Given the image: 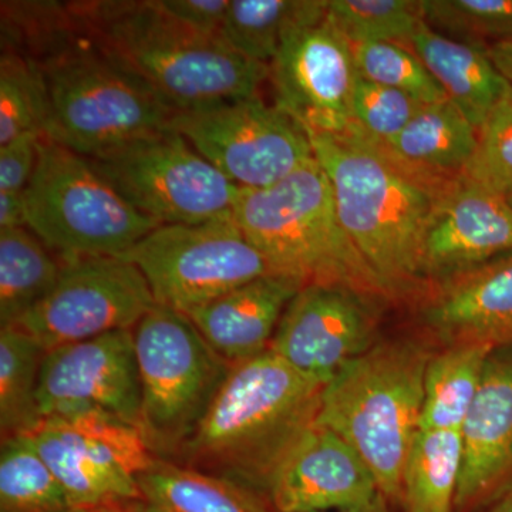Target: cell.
Instances as JSON below:
<instances>
[{
	"label": "cell",
	"mask_w": 512,
	"mask_h": 512,
	"mask_svg": "<svg viewBox=\"0 0 512 512\" xmlns=\"http://www.w3.org/2000/svg\"><path fill=\"white\" fill-rule=\"evenodd\" d=\"M328 174L340 224L389 301L426 289L421 252L437 204L457 178L417 170L356 128L308 133Z\"/></svg>",
	"instance_id": "obj_1"
},
{
	"label": "cell",
	"mask_w": 512,
	"mask_h": 512,
	"mask_svg": "<svg viewBox=\"0 0 512 512\" xmlns=\"http://www.w3.org/2000/svg\"><path fill=\"white\" fill-rule=\"evenodd\" d=\"M20 50L35 62L46 97L47 140L87 158L170 130L174 111L83 35L67 6L18 3ZM15 49V47H13Z\"/></svg>",
	"instance_id": "obj_2"
},
{
	"label": "cell",
	"mask_w": 512,
	"mask_h": 512,
	"mask_svg": "<svg viewBox=\"0 0 512 512\" xmlns=\"http://www.w3.org/2000/svg\"><path fill=\"white\" fill-rule=\"evenodd\" d=\"M76 28L107 59L174 113L208 109L259 96L268 64L232 50L220 37L200 35L150 2L67 6Z\"/></svg>",
	"instance_id": "obj_3"
},
{
	"label": "cell",
	"mask_w": 512,
	"mask_h": 512,
	"mask_svg": "<svg viewBox=\"0 0 512 512\" xmlns=\"http://www.w3.org/2000/svg\"><path fill=\"white\" fill-rule=\"evenodd\" d=\"M323 387L269 349L232 366L174 463L265 495L276 464L315 423Z\"/></svg>",
	"instance_id": "obj_4"
},
{
	"label": "cell",
	"mask_w": 512,
	"mask_h": 512,
	"mask_svg": "<svg viewBox=\"0 0 512 512\" xmlns=\"http://www.w3.org/2000/svg\"><path fill=\"white\" fill-rule=\"evenodd\" d=\"M431 356L413 339L379 340L325 384L316 423L362 457L390 504L402 503L407 454L420 429Z\"/></svg>",
	"instance_id": "obj_5"
},
{
	"label": "cell",
	"mask_w": 512,
	"mask_h": 512,
	"mask_svg": "<svg viewBox=\"0 0 512 512\" xmlns=\"http://www.w3.org/2000/svg\"><path fill=\"white\" fill-rule=\"evenodd\" d=\"M232 220L275 274L389 301L340 224L332 184L316 158L279 183L241 188Z\"/></svg>",
	"instance_id": "obj_6"
},
{
	"label": "cell",
	"mask_w": 512,
	"mask_h": 512,
	"mask_svg": "<svg viewBox=\"0 0 512 512\" xmlns=\"http://www.w3.org/2000/svg\"><path fill=\"white\" fill-rule=\"evenodd\" d=\"M26 200L28 228L60 261L121 258L161 225L124 200L89 158L46 137Z\"/></svg>",
	"instance_id": "obj_7"
},
{
	"label": "cell",
	"mask_w": 512,
	"mask_h": 512,
	"mask_svg": "<svg viewBox=\"0 0 512 512\" xmlns=\"http://www.w3.org/2000/svg\"><path fill=\"white\" fill-rule=\"evenodd\" d=\"M141 384L140 431L173 461L200 426L231 365L183 312L156 305L133 329Z\"/></svg>",
	"instance_id": "obj_8"
},
{
	"label": "cell",
	"mask_w": 512,
	"mask_h": 512,
	"mask_svg": "<svg viewBox=\"0 0 512 512\" xmlns=\"http://www.w3.org/2000/svg\"><path fill=\"white\" fill-rule=\"evenodd\" d=\"M89 160L124 200L161 225L232 220L241 191L173 130Z\"/></svg>",
	"instance_id": "obj_9"
},
{
	"label": "cell",
	"mask_w": 512,
	"mask_h": 512,
	"mask_svg": "<svg viewBox=\"0 0 512 512\" xmlns=\"http://www.w3.org/2000/svg\"><path fill=\"white\" fill-rule=\"evenodd\" d=\"M74 511L141 501L138 477L157 460L138 427L101 412L45 417L29 433Z\"/></svg>",
	"instance_id": "obj_10"
},
{
	"label": "cell",
	"mask_w": 512,
	"mask_h": 512,
	"mask_svg": "<svg viewBox=\"0 0 512 512\" xmlns=\"http://www.w3.org/2000/svg\"><path fill=\"white\" fill-rule=\"evenodd\" d=\"M121 258L140 269L157 305L183 313L275 274L234 220L160 225Z\"/></svg>",
	"instance_id": "obj_11"
},
{
	"label": "cell",
	"mask_w": 512,
	"mask_h": 512,
	"mask_svg": "<svg viewBox=\"0 0 512 512\" xmlns=\"http://www.w3.org/2000/svg\"><path fill=\"white\" fill-rule=\"evenodd\" d=\"M170 130L245 190L279 183L315 158L302 124L259 96L175 113Z\"/></svg>",
	"instance_id": "obj_12"
},
{
	"label": "cell",
	"mask_w": 512,
	"mask_h": 512,
	"mask_svg": "<svg viewBox=\"0 0 512 512\" xmlns=\"http://www.w3.org/2000/svg\"><path fill=\"white\" fill-rule=\"evenodd\" d=\"M156 305L146 278L127 259H67L55 288L13 326L49 352L116 330H133Z\"/></svg>",
	"instance_id": "obj_13"
},
{
	"label": "cell",
	"mask_w": 512,
	"mask_h": 512,
	"mask_svg": "<svg viewBox=\"0 0 512 512\" xmlns=\"http://www.w3.org/2000/svg\"><path fill=\"white\" fill-rule=\"evenodd\" d=\"M356 79L353 45L328 18V9L291 30L269 64L276 106L308 133L348 131Z\"/></svg>",
	"instance_id": "obj_14"
},
{
	"label": "cell",
	"mask_w": 512,
	"mask_h": 512,
	"mask_svg": "<svg viewBox=\"0 0 512 512\" xmlns=\"http://www.w3.org/2000/svg\"><path fill=\"white\" fill-rule=\"evenodd\" d=\"M382 302L345 286H303L286 308L269 350L301 375L329 383L379 342Z\"/></svg>",
	"instance_id": "obj_15"
},
{
	"label": "cell",
	"mask_w": 512,
	"mask_h": 512,
	"mask_svg": "<svg viewBox=\"0 0 512 512\" xmlns=\"http://www.w3.org/2000/svg\"><path fill=\"white\" fill-rule=\"evenodd\" d=\"M37 403L42 419L101 412L140 429L141 384L133 330L49 350L40 370Z\"/></svg>",
	"instance_id": "obj_16"
},
{
	"label": "cell",
	"mask_w": 512,
	"mask_h": 512,
	"mask_svg": "<svg viewBox=\"0 0 512 512\" xmlns=\"http://www.w3.org/2000/svg\"><path fill=\"white\" fill-rule=\"evenodd\" d=\"M264 494L278 512H326L372 503L382 493L362 457L315 421L276 464Z\"/></svg>",
	"instance_id": "obj_17"
},
{
	"label": "cell",
	"mask_w": 512,
	"mask_h": 512,
	"mask_svg": "<svg viewBox=\"0 0 512 512\" xmlns=\"http://www.w3.org/2000/svg\"><path fill=\"white\" fill-rule=\"evenodd\" d=\"M508 252H512L510 201L458 177L437 204L424 235L421 271L426 288Z\"/></svg>",
	"instance_id": "obj_18"
},
{
	"label": "cell",
	"mask_w": 512,
	"mask_h": 512,
	"mask_svg": "<svg viewBox=\"0 0 512 512\" xmlns=\"http://www.w3.org/2000/svg\"><path fill=\"white\" fill-rule=\"evenodd\" d=\"M454 512L493 504L512 485V346L495 348L463 429Z\"/></svg>",
	"instance_id": "obj_19"
},
{
	"label": "cell",
	"mask_w": 512,
	"mask_h": 512,
	"mask_svg": "<svg viewBox=\"0 0 512 512\" xmlns=\"http://www.w3.org/2000/svg\"><path fill=\"white\" fill-rule=\"evenodd\" d=\"M416 301L424 325L446 345L512 346V252L427 286Z\"/></svg>",
	"instance_id": "obj_20"
},
{
	"label": "cell",
	"mask_w": 512,
	"mask_h": 512,
	"mask_svg": "<svg viewBox=\"0 0 512 512\" xmlns=\"http://www.w3.org/2000/svg\"><path fill=\"white\" fill-rule=\"evenodd\" d=\"M303 285L269 274L184 315L215 352L234 366L266 352L289 303Z\"/></svg>",
	"instance_id": "obj_21"
},
{
	"label": "cell",
	"mask_w": 512,
	"mask_h": 512,
	"mask_svg": "<svg viewBox=\"0 0 512 512\" xmlns=\"http://www.w3.org/2000/svg\"><path fill=\"white\" fill-rule=\"evenodd\" d=\"M407 46L423 60L447 99L477 128L512 90L484 43L454 39L423 20Z\"/></svg>",
	"instance_id": "obj_22"
},
{
	"label": "cell",
	"mask_w": 512,
	"mask_h": 512,
	"mask_svg": "<svg viewBox=\"0 0 512 512\" xmlns=\"http://www.w3.org/2000/svg\"><path fill=\"white\" fill-rule=\"evenodd\" d=\"M141 498L164 512H278L247 485L157 458L138 477Z\"/></svg>",
	"instance_id": "obj_23"
},
{
	"label": "cell",
	"mask_w": 512,
	"mask_h": 512,
	"mask_svg": "<svg viewBox=\"0 0 512 512\" xmlns=\"http://www.w3.org/2000/svg\"><path fill=\"white\" fill-rule=\"evenodd\" d=\"M477 138L478 128L446 99L426 104L383 146L417 170L458 178L476 150Z\"/></svg>",
	"instance_id": "obj_24"
},
{
	"label": "cell",
	"mask_w": 512,
	"mask_h": 512,
	"mask_svg": "<svg viewBox=\"0 0 512 512\" xmlns=\"http://www.w3.org/2000/svg\"><path fill=\"white\" fill-rule=\"evenodd\" d=\"M494 349L485 343H454L431 356L424 376L420 429H463Z\"/></svg>",
	"instance_id": "obj_25"
},
{
	"label": "cell",
	"mask_w": 512,
	"mask_h": 512,
	"mask_svg": "<svg viewBox=\"0 0 512 512\" xmlns=\"http://www.w3.org/2000/svg\"><path fill=\"white\" fill-rule=\"evenodd\" d=\"M461 467V431L419 429L404 464V511L454 512Z\"/></svg>",
	"instance_id": "obj_26"
},
{
	"label": "cell",
	"mask_w": 512,
	"mask_h": 512,
	"mask_svg": "<svg viewBox=\"0 0 512 512\" xmlns=\"http://www.w3.org/2000/svg\"><path fill=\"white\" fill-rule=\"evenodd\" d=\"M62 261L29 228L0 229V325H16L55 288Z\"/></svg>",
	"instance_id": "obj_27"
},
{
	"label": "cell",
	"mask_w": 512,
	"mask_h": 512,
	"mask_svg": "<svg viewBox=\"0 0 512 512\" xmlns=\"http://www.w3.org/2000/svg\"><path fill=\"white\" fill-rule=\"evenodd\" d=\"M326 9L328 0H231L220 39L239 55L269 66L286 35Z\"/></svg>",
	"instance_id": "obj_28"
},
{
	"label": "cell",
	"mask_w": 512,
	"mask_h": 512,
	"mask_svg": "<svg viewBox=\"0 0 512 512\" xmlns=\"http://www.w3.org/2000/svg\"><path fill=\"white\" fill-rule=\"evenodd\" d=\"M46 349L18 326L0 329V433L23 436L42 420L37 403Z\"/></svg>",
	"instance_id": "obj_29"
},
{
	"label": "cell",
	"mask_w": 512,
	"mask_h": 512,
	"mask_svg": "<svg viewBox=\"0 0 512 512\" xmlns=\"http://www.w3.org/2000/svg\"><path fill=\"white\" fill-rule=\"evenodd\" d=\"M62 485L32 441L25 436L2 440L0 512H73Z\"/></svg>",
	"instance_id": "obj_30"
},
{
	"label": "cell",
	"mask_w": 512,
	"mask_h": 512,
	"mask_svg": "<svg viewBox=\"0 0 512 512\" xmlns=\"http://www.w3.org/2000/svg\"><path fill=\"white\" fill-rule=\"evenodd\" d=\"M45 128L46 97L39 69L25 53L3 46L0 57V147L23 134L45 136Z\"/></svg>",
	"instance_id": "obj_31"
},
{
	"label": "cell",
	"mask_w": 512,
	"mask_h": 512,
	"mask_svg": "<svg viewBox=\"0 0 512 512\" xmlns=\"http://www.w3.org/2000/svg\"><path fill=\"white\" fill-rule=\"evenodd\" d=\"M328 18L352 45H409L423 22L421 0H328Z\"/></svg>",
	"instance_id": "obj_32"
},
{
	"label": "cell",
	"mask_w": 512,
	"mask_h": 512,
	"mask_svg": "<svg viewBox=\"0 0 512 512\" xmlns=\"http://www.w3.org/2000/svg\"><path fill=\"white\" fill-rule=\"evenodd\" d=\"M353 53L357 74L363 79L392 87L426 104L447 99L443 87L409 46L392 42L363 43L353 45Z\"/></svg>",
	"instance_id": "obj_33"
},
{
	"label": "cell",
	"mask_w": 512,
	"mask_h": 512,
	"mask_svg": "<svg viewBox=\"0 0 512 512\" xmlns=\"http://www.w3.org/2000/svg\"><path fill=\"white\" fill-rule=\"evenodd\" d=\"M460 178L501 197H511L512 90L478 128L476 150Z\"/></svg>",
	"instance_id": "obj_34"
},
{
	"label": "cell",
	"mask_w": 512,
	"mask_h": 512,
	"mask_svg": "<svg viewBox=\"0 0 512 512\" xmlns=\"http://www.w3.org/2000/svg\"><path fill=\"white\" fill-rule=\"evenodd\" d=\"M421 10L427 25L461 40L512 43V0H421Z\"/></svg>",
	"instance_id": "obj_35"
},
{
	"label": "cell",
	"mask_w": 512,
	"mask_h": 512,
	"mask_svg": "<svg viewBox=\"0 0 512 512\" xmlns=\"http://www.w3.org/2000/svg\"><path fill=\"white\" fill-rule=\"evenodd\" d=\"M426 103L357 74L352 97V126L380 144L402 133Z\"/></svg>",
	"instance_id": "obj_36"
},
{
	"label": "cell",
	"mask_w": 512,
	"mask_h": 512,
	"mask_svg": "<svg viewBox=\"0 0 512 512\" xmlns=\"http://www.w3.org/2000/svg\"><path fill=\"white\" fill-rule=\"evenodd\" d=\"M42 134H23L0 147V191L28 188L39 161Z\"/></svg>",
	"instance_id": "obj_37"
},
{
	"label": "cell",
	"mask_w": 512,
	"mask_h": 512,
	"mask_svg": "<svg viewBox=\"0 0 512 512\" xmlns=\"http://www.w3.org/2000/svg\"><path fill=\"white\" fill-rule=\"evenodd\" d=\"M151 3L174 22L211 37H220L229 6L228 0H151Z\"/></svg>",
	"instance_id": "obj_38"
},
{
	"label": "cell",
	"mask_w": 512,
	"mask_h": 512,
	"mask_svg": "<svg viewBox=\"0 0 512 512\" xmlns=\"http://www.w3.org/2000/svg\"><path fill=\"white\" fill-rule=\"evenodd\" d=\"M28 228L26 190L0 191V229Z\"/></svg>",
	"instance_id": "obj_39"
},
{
	"label": "cell",
	"mask_w": 512,
	"mask_h": 512,
	"mask_svg": "<svg viewBox=\"0 0 512 512\" xmlns=\"http://www.w3.org/2000/svg\"><path fill=\"white\" fill-rule=\"evenodd\" d=\"M487 50L497 69L512 84V43H490Z\"/></svg>",
	"instance_id": "obj_40"
},
{
	"label": "cell",
	"mask_w": 512,
	"mask_h": 512,
	"mask_svg": "<svg viewBox=\"0 0 512 512\" xmlns=\"http://www.w3.org/2000/svg\"><path fill=\"white\" fill-rule=\"evenodd\" d=\"M389 501L380 494L375 501L360 507L346 508V510L326 511V512H389Z\"/></svg>",
	"instance_id": "obj_41"
},
{
	"label": "cell",
	"mask_w": 512,
	"mask_h": 512,
	"mask_svg": "<svg viewBox=\"0 0 512 512\" xmlns=\"http://www.w3.org/2000/svg\"><path fill=\"white\" fill-rule=\"evenodd\" d=\"M488 512H512V485L491 504Z\"/></svg>",
	"instance_id": "obj_42"
},
{
	"label": "cell",
	"mask_w": 512,
	"mask_h": 512,
	"mask_svg": "<svg viewBox=\"0 0 512 512\" xmlns=\"http://www.w3.org/2000/svg\"><path fill=\"white\" fill-rule=\"evenodd\" d=\"M134 512H164L153 507V505L147 504L146 501H138L137 504L133 505Z\"/></svg>",
	"instance_id": "obj_43"
},
{
	"label": "cell",
	"mask_w": 512,
	"mask_h": 512,
	"mask_svg": "<svg viewBox=\"0 0 512 512\" xmlns=\"http://www.w3.org/2000/svg\"><path fill=\"white\" fill-rule=\"evenodd\" d=\"M116 507H117V505H113V507L106 508V510H104L103 512H126V511L117 510ZM127 512H134L133 505H131V510L127 511Z\"/></svg>",
	"instance_id": "obj_44"
},
{
	"label": "cell",
	"mask_w": 512,
	"mask_h": 512,
	"mask_svg": "<svg viewBox=\"0 0 512 512\" xmlns=\"http://www.w3.org/2000/svg\"><path fill=\"white\" fill-rule=\"evenodd\" d=\"M109 508V507H106ZM106 508H96V510H84V511H73V512H103Z\"/></svg>",
	"instance_id": "obj_45"
},
{
	"label": "cell",
	"mask_w": 512,
	"mask_h": 512,
	"mask_svg": "<svg viewBox=\"0 0 512 512\" xmlns=\"http://www.w3.org/2000/svg\"><path fill=\"white\" fill-rule=\"evenodd\" d=\"M508 201H510V204L512 205V195L510 198H508Z\"/></svg>",
	"instance_id": "obj_46"
}]
</instances>
